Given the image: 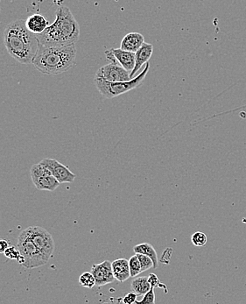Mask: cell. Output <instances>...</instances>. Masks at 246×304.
I'll return each mask as SVG.
<instances>
[{
    "mask_svg": "<svg viewBox=\"0 0 246 304\" xmlns=\"http://www.w3.org/2000/svg\"><path fill=\"white\" fill-rule=\"evenodd\" d=\"M4 43L8 54L17 62L21 64L33 63L39 42L36 35L26 28L25 21L17 20L6 25Z\"/></svg>",
    "mask_w": 246,
    "mask_h": 304,
    "instance_id": "obj_1",
    "label": "cell"
},
{
    "mask_svg": "<svg viewBox=\"0 0 246 304\" xmlns=\"http://www.w3.org/2000/svg\"><path fill=\"white\" fill-rule=\"evenodd\" d=\"M38 42L44 46H66L75 44L80 37V26L67 6H60L55 13V21L40 34Z\"/></svg>",
    "mask_w": 246,
    "mask_h": 304,
    "instance_id": "obj_2",
    "label": "cell"
},
{
    "mask_svg": "<svg viewBox=\"0 0 246 304\" xmlns=\"http://www.w3.org/2000/svg\"><path fill=\"white\" fill-rule=\"evenodd\" d=\"M75 44L66 46H44L39 43L33 63L44 75H60L75 65Z\"/></svg>",
    "mask_w": 246,
    "mask_h": 304,
    "instance_id": "obj_3",
    "label": "cell"
},
{
    "mask_svg": "<svg viewBox=\"0 0 246 304\" xmlns=\"http://www.w3.org/2000/svg\"><path fill=\"white\" fill-rule=\"evenodd\" d=\"M149 69H150V64L147 63L139 75L126 82H109L106 80L95 76L94 84L102 96L105 98L111 99V98L120 96L124 93L133 91L134 89L140 86L146 79Z\"/></svg>",
    "mask_w": 246,
    "mask_h": 304,
    "instance_id": "obj_4",
    "label": "cell"
},
{
    "mask_svg": "<svg viewBox=\"0 0 246 304\" xmlns=\"http://www.w3.org/2000/svg\"><path fill=\"white\" fill-rule=\"evenodd\" d=\"M17 248L21 255L25 258L23 267L27 269H33L42 267L47 263V259L31 240L28 234L24 230L18 237Z\"/></svg>",
    "mask_w": 246,
    "mask_h": 304,
    "instance_id": "obj_5",
    "label": "cell"
},
{
    "mask_svg": "<svg viewBox=\"0 0 246 304\" xmlns=\"http://www.w3.org/2000/svg\"><path fill=\"white\" fill-rule=\"evenodd\" d=\"M30 175L34 186L40 190L54 191L60 182L52 175L50 170L42 163L34 164L30 169Z\"/></svg>",
    "mask_w": 246,
    "mask_h": 304,
    "instance_id": "obj_6",
    "label": "cell"
},
{
    "mask_svg": "<svg viewBox=\"0 0 246 304\" xmlns=\"http://www.w3.org/2000/svg\"><path fill=\"white\" fill-rule=\"evenodd\" d=\"M31 240L42 252L45 258L49 260L54 254L55 244L52 235L46 229L40 226H30L25 229Z\"/></svg>",
    "mask_w": 246,
    "mask_h": 304,
    "instance_id": "obj_7",
    "label": "cell"
},
{
    "mask_svg": "<svg viewBox=\"0 0 246 304\" xmlns=\"http://www.w3.org/2000/svg\"><path fill=\"white\" fill-rule=\"evenodd\" d=\"M129 71L122 67L118 63H111L101 67L96 71V77L109 82H126L132 79Z\"/></svg>",
    "mask_w": 246,
    "mask_h": 304,
    "instance_id": "obj_8",
    "label": "cell"
},
{
    "mask_svg": "<svg viewBox=\"0 0 246 304\" xmlns=\"http://www.w3.org/2000/svg\"><path fill=\"white\" fill-rule=\"evenodd\" d=\"M41 163L50 170L52 175L58 180L60 184H67V183L70 184L75 181V174L72 173L67 166L59 163L57 160L45 158L43 159Z\"/></svg>",
    "mask_w": 246,
    "mask_h": 304,
    "instance_id": "obj_9",
    "label": "cell"
},
{
    "mask_svg": "<svg viewBox=\"0 0 246 304\" xmlns=\"http://www.w3.org/2000/svg\"><path fill=\"white\" fill-rule=\"evenodd\" d=\"M91 273L96 280V286L98 287L112 283L116 280L113 275L112 262L109 260H105L104 262L93 265L91 267Z\"/></svg>",
    "mask_w": 246,
    "mask_h": 304,
    "instance_id": "obj_10",
    "label": "cell"
},
{
    "mask_svg": "<svg viewBox=\"0 0 246 304\" xmlns=\"http://www.w3.org/2000/svg\"><path fill=\"white\" fill-rule=\"evenodd\" d=\"M154 52V46L149 43H144L141 47L135 53V66L134 70L131 72V78H134L136 75V73L141 69L143 65H145L149 62L152 54Z\"/></svg>",
    "mask_w": 246,
    "mask_h": 304,
    "instance_id": "obj_11",
    "label": "cell"
},
{
    "mask_svg": "<svg viewBox=\"0 0 246 304\" xmlns=\"http://www.w3.org/2000/svg\"><path fill=\"white\" fill-rule=\"evenodd\" d=\"M110 50L117 60V63H119L122 67L125 68L130 73L134 70L135 66V53L124 50L122 48H112Z\"/></svg>",
    "mask_w": 246,
    "mask_h": 304,
    "instance_id": "obj_12",
    "label": "cell"
},
{
    "mask_svg": "<svg viewBox=\"0 0 246 304\" xmlns=\"http://www.w3.org/2000/svg\"><path fill=\"white\" fill-rule=\"evenodd\" d=\"M145 43V38L139 33H129L122 40L120 48L136 53Z\"/></svg>",
    "mask_w": 246,
    "mask_h": 304,
    "instance_id": "obj_13",
    "label": "cell"
},
{
    "mask_svg": "<svg viewBox=\"0 0 246 304\" xmlns=\"http://www.w3.org/2000/svg\"><path fill=\"white\" fill-rule=\"evenodd\" d=\"M49 25L50 24L46 18L38 13L31 15L25 21L26 28L34 34H42Z\"/></svg>",
    "mask_w": 246,
    "mask_h": 304,
    "instance_id": "obj_14",
    "label": "cell"
},
{
    "mask_svg": "<svg viewBox=\"0 0 246 304\" xmlns=\"http://www.w3.org/2000/svg\"><path fill=\"white\" fill-rule=\"evenodd\" d=\"M113 275L119 282H125L131 277L129 260L126 258H117L112 262Z\"/></svg>",
    "mask_w": 246,
    "mask_h": 304,
    "instance_id": "obj_15",
    "label": "cell"
},
{
    "mask_svg": "<svg viewBox=\"0 0 246 304\" xmlns=\"http://www.w3.org/2000/svg\"><path fill=\"white\" fill-rule=\"evenodd\" d=\"M134 252L135 254H142L147 255L154 261V268L156 269L158 267L157 252L155 251L154 246L149 243H141V244H138L137 246H134Z\"/></svg>",
    "mask_w": 246,
    "mask_h": 304,
    "instance_id": "obj_16",
    "label": "cell"
},
{
    "mask_svg": "<svg viewBox=\"0 0 246 304\" xmlns=\"http://www.w3.org/2000/svg\"><path fill=\"white\" fill-rule=\"evenodd\" d=\"M151 285L148 281V277H134L132 283L131 288L132 291L136 293L138 296H144L146 293L151 289Z\"/></svg>",
    "mask_w": 246,
    "mask_h": 304,
    "instance_id": "obj_17",
    "label": "cell"
},
{
    "mask_svg": "<svg viewBox=\"0 0 246 304\" xmlns=\"http://www.w3.org/2000/svg\"><path fill=\"white\" fill-rule=\"evenodd\" d=\"M130 273H131V277H137L138 275H140L142 273L141 265L139 262L137 254L132 256L129 259Z\"/></svg>",
    "mask_w": 246,
    "mask_h": 304,
    "instance_id": "obj_18",
    "label": "cell"
},
{
    "mask_svg": "<svg viewBox=\"0 0 246 304\" xmlns=\"http://www.w3.org/2000/svg\"><path fill=\"white\" fill-rule=\"evenodd\" d=\"M4 254L6 258H10V259H15L21 265H23V263L25 261V258L21 255V252L14 246H9L8 248L4 252Z\"/></svg>",
    "mask_w": 246,
    "mask_h": 304,
    "instance_id": "obj_19",
    "label": "cell"
},
{
    "mask_svg": "<svg viewBox=\"0 0 246 304\" xmlns=\"http://www.w3.org/2000/svg\"><path fill=\"white\" fill-rule=\"evenodd\" d=\"M79 282L81 286L86 288H92L94 286H96V280L94 275H92L91 272H86L82 274L80 276Z\"/></svg>",
    "mask_w": 246,
    "mask_h": 304,
    "instance_id": "obj_20",
    "label": "cell"
},
{
    "mask_svg": "<svg viewBox=\"0 0 246 304\" xmlns=\"http://www.w3.org/2000/svg\"><path fill=\"white\" fill-rule=\"evenodd\" d=\"M191 242L193 245L196 247H202L208 242L207 235L201 232H196L191 236Z\"/></svg>",
    "mask_w": 246,
    "mask_h": 304,
    "instance_id": "obj_21",
    "label": "cell"
},
{
    "mask_svg": "<svg viewBox=\"0 0 246 304\" xmlns=\"http://www.w3.org/2000/svg\"><path fill=\"white\" fill-rule=\"evenodd\" d=\"M137 254L140 265H141L142 273L146 272V271L150 269V268H154V261H153V259L150 257H148L147 255H145V254Z\"/></svg>",
    "mask_w": 246,
    "mask_h": 304,
    "instance_id": "obj_22",
    "label": "cell"
},
{
    "mask_svg": "<svg viewBox=\"0 0 246 304\" xmlns=\"http://www.w3.org/2000/svg\"><path fill=\"white\" fill-rule=\"evenodd\" d=\"M136 304H155V287H151L150 290L144 295V298L140 301H137Z\"/></svg>",
    "mask_w": 246,
    "mask_h": 304,
    "instance_id": "obj_23",
    "label": "cell"
},
{
    "mask_svg": "<svg viewBox=\"0 0 246 304\" xmlns=\"http://www.w3.org/2000/svg\"><path fill=\"white\" fill-rule=\"evenodd\" d=\"M148 281L150 283L151 287H155H155H162V288H165L166 290H167V287L164 284L161 283V281L158 279V276L155 274H150L148 275Z\"/></svg>",
    "mask_w": 246,
    "mask_h": 304,
    "instance_id": "obj_24",
    "label": "cell"
},
{
    "mask_svg": "<svg viewBox=\"0 0 246 304\" xmlns=\"http://www.w3.org/2000/svg\"><path fill=\"white\" fill-rule=\"evenodd\" d=\"M137 297H138V295H137L136 293H134V291L129 292L128 294H126V295L123 297L122 302H123V304H136V302H137Z\"/></svg>",
    "mask_w": 246,
    "mask_h": 304,
    "instance_id": "obj_25",
    "label": "cell"
},
{
    "mask_svg": "<svg viewBox=\"0 0 246 304\" xmlns=\"http://www.w3.org/2000/svg\"><path fill=\"white\" fill-rule=\"evenodd\" d=\"M9 247V243L4 239H0V254H4Z\"/></svg>",
    "mask_w": 246,
    "mask_h": 304,
    "instance_id": "obj_26",
    "label": "cell"
},
{
    "mask_svg": "<svg viewBox=\"0 0 246 304\" xmlns=\"http://www.w3.org/2000/svg\"><path fill=\"white\" fill-rule=\"evenodd\" d=\"M0 1H1V0H0Z\"/></svg>",
    "mask_w": 246,
    "mask_h": 304,
    "instance_id": "obj_27",
    "label": "cell"
}]
</instances>
